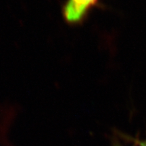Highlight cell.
I'll return each mask as SVG.
<instances>
[{
    "label": "cell",
    "mask_w": 146,
    "mask_h": 146,
    "mask_svg": "<svg viewBox=\"0 0 146 146\" xmlns=\"http://www.w3.org/2000/svg\"><path fill=\"white\" fill-rule=\"evenodd\" d=\"M100 0H66L62 6L65 21L72 25H80L86 20L89 14L100 5Z\"/></svg>",
    "instance_id": "6da1fadb"
},
{
    "label": "cell",
    "mask_w": 146,
    "mask_h": 146,
    "mask_svg": "<svg viewBox=\"0 0 146 146\" xmlns=\"http://www.w3.org/2000/svg\"><path fill=\"white\" fill-rule=\"evenodd\" d=\"M138 143H139V146H146V139L139 141Z\"/></svg>",
    "instance_id": "7a4b0ae2"
}]
</instances>
